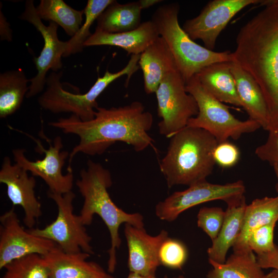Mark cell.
Returning a JSON list of instances; mask_svg holds the SVG:
<instances>
[{
    "mask_svg": "<svg viewBox=\"0 0 278 278\" xmlns=\"http://www.w3.org/2000/svg\"><path fill=\"white\" fill-rule=\"evenodd\" d=\"M138 1L142 10L148 8L158 3L163 2L161 0H140Z\"/></svg>",
    "mask_w": 278,
    "mask_h": 278,
    "instance_id": "36",
    "label": "cell"
},
{
    "mask_svg": "<svg viewBox=\"0 0 278 278\" xmlns=\"http://www.w3.org/2000/svg\"><path fill=\"white\" fill-rule=\"evenodd\" d=\"M21 19L32 24L44 40V46L39 56L33 58L38 73L36 76L29 79L30 84L26 96L31 98L43 91L46 85V74L49 70L56 72L62 67L61 57L67 50V41L58 39L57 24L51 22L48 26L43 24L38 15L32 0L26 2L25 10Z\"/></svg>",
    "mask_w": 278,
    "mask_h": 278,
    "instance_id": "11",
    "label": "cell"
},
{
    "mask_svg": "<svg viewBox=\"0 0 278 278\" xmlns=\"http://www.w3.org/2000/svg\"><path fill=\"white\" fill-rule=\"evenodd\" d=\"M225 212L219 207H203L197 215V225L213 241L218 236L222 225Z\"/></svg>",
    "mask_w": 278,
    "mask_h": 278,
    "instance_id": "32",
    "label": "cell"
},
{
    "mask_svg": "<svg viewBox=\"0 0 278 278\" xmlns=\"http://www.w3.org/2000/svg\"><path fill=\"white\" fill-rule=\"evenodd\" d=\"M0 222L1 269L12 261L30 254L44 256L56 246L53 241L25 230L14 207L1 215Z\"/></svg>",
    "mask_w": 278,
    "mask_h": 278,
    "instance_id": "14",
    "label": "cell"
},
{
    "mask_svg": "<svg viewBox=\"0 0 278 278\" xmlns=\"http://www.w3.org/2000/svg\"><path fill=\"white\" fill-rule=\"evenodd\" d=\"M153 116L145 110L138 101L109 109L98 107L94 118L82 121L72 115L49 123L66 134L79 138L68 158V171H73L71 164L74 156L80 152L89 155H101L112 145L121 142L131 146L136 152L153 147V139L148 132L153 125Z\"/></svg>",
    "mask_w": 278,
    "mask_h": 278,
    "instance_id": "1",
    "label": "cell"
},
{
    "mask_svg": "<svg viewBox=\"0 0 278 278\" xmlns=\"http://www.w3.org/2000/svg\"><path fill=\"white\" fill-rule=\"evenodd\" d=\"M185 89L194 97L198 108V114L189 120L187 126L206 130L218 143L229 138L238 140L242 135L261 128L254 120H241L236 118L229 107L207 92L196 76L186 83Z\"/></svg>",
    "mask_w": 278,
    "mask_h": 278,
    "instance_id": "7",
    "label": "cell"
},
{
    "mask_svg": "<svg viewBox=\"0 0 278 278\" xmlns=\"http://www.w3.org/2000/svg\"><path fill=\"white\" fill-rule=\"evenodd\" d=\"M179 10L178 3L164 4L156 9L151 21L170 49L185 84L205 66L234 60L230 51L211 50L191 39L179 25Z\"/></svg>",
    "mask_w": 278,
    "mask_h": 278,
    "instance_id": "5",
    "label": "cell"
},
{
    "mask_svg": "<svg viewBox=\"0 0 278 278\" xmlns=\"http://www.w3.org/2000/svg\"><path fill=\"white\" fill-rule=\"evenodd\" d=\"M260 0H213L196 17L187 20L182 27L193 41L201 40L204 47L213 50L221 32L238 12Z\"/></svg>",
    "mask_w": 278,
    "mask_h": 278,
    "instance_id": "13",
    "label": "cell"
},
{
    "mask_svg": "<svg viewBox=\"0 0 278 278\" xmlns=\"http://www.w3.org/2000/svg\"><path fill=\"white\" fill-rule=\"evenodd\" d=\"M273 167L274 171L275 172V174H276V177H277V180H278V166H273ZM277 189H278V183H277Z\"/></svg>",
    "mask_w": 278,
    "mask_h": 278,
    "instance_id": "39",
    "label": "cell"
},
{
    "mask_svg": "<svg viewBox=\"0 0 278 278\" xmlns=\"http://www.w3.org/2000/svg\"><path fill=\"white\" fill-rule=\"evenodd\" d=\"M257 261L262 269L272 268L278 270V247L271 251L256 256Z\"/></svg>",
    "mask_w": 278,
    "mask_h": 278,
    "instance_id": "35",
    "label": "cell"
},
{
    "mask_svg": "<svg viewBox=\"0 0 278 278\" xmlns=\"http://www.w3.org/2000/svg\"><path fill=\"white\" fill-rule=\"evenodd\" d=\"M4 269L2 278H50L43 257L37 254L14 260Z\"/></svg>",
    "mask_w": 278,
    "mask_h": 278,
    "instance_id": "29",
    "label": "cell"
},
{
    "mask_svg": "<svg viewBox=\"0 0 278 278\" xmlns=\"http://www.w3.org/2000/svg\"><path fill=\"white\" fill-rule=\"evenodd\" d=\"M36 10L41 20L57 24L72 37L82 25L84 10L74 9L62 0H41Z\"/></svg>",
    "mask_w": 278,
    "mask_h": 278,
    "instance_id": "27",
    "label": "cell"
},
{
    "mask_svg": "<svg viewBox=\"0 0 278 278\" xmlns=\"http://www.w3.org/2000/svg\"><path fill=\"white\" fill-rule=\"evenodd\" d=\"M278 220V195L254 200L247 205L241 232L233 246V251L249 248L248 238L256 229Z\"/></svg>",
    "mask_w": 278,
    "mask_h": 278,
    "instance_id": "25",
    "label": "cell"
},
{
    "mask_svg": "<svg viewBox=\"0 0 278 278\" xmlns=\"http://www.w3.org/2000/svg\"><path fill=\"white\" fill-rule=\"evenodd\" d=\"M86 168L80 172L76 184L83 198L78 215L85 226L92 223L93 217L98 215L107 227L111 238L108 251V272H114L117 264L116 251L121 244L119 229L123 223L144 228V217L139 213H128L119 208L112 200L108 189L112 185L110 171L99 163L89 160Z\"/></svg>",
    "mask_w": 278,
    "mask_h": 278,
    "instance_id": "3",
    "label": "cell"
},
{
    "mask_svg": "<svg viewBox=\"0 0 278 278\" xmlns=\"http://www.w3.org/2000/svg\"><path fill=\"white\" fill-rule=\"evenodd\" d=\"M124 234L128 249V266L130 272L143 276L155 275L160 265L159 252L168 233L162 230L157 235L147 233L144 228L125 224Z\"/></svg>",
    "mask_w": 278,
    "mask_h": 278,
    "instance_id": "16",
    "label": "cell"
},
{
    "mask_svg": "<svg viewBox=\"0 0 278 278\" xmlns=\"http://www.w3.org/2000/svg\"><path fill=\"white\" fill-rule=\"evenodd\" d=\"M245 186L241 180L224 184L205 180L184 190L175 192L159 202L155 214L161 220L172 222L184 211L203 203L220 200L229 205L237 202L245 196Z\"/></svg>",
    "mask_w": 278,
    "mask_h": 278,
    "instance_id": "10",
    "label": "cell"
},
{
    "mask_svg": "<svg viewBox=\"0 0 278 278\" xmlns=\"http://www.w3.org/2000/svg\"><path fill=\"white\" fill-rule=\"evenodd\" d=\"M230 63H213L201 69L195 76L206 90L218 100L242 107Z\"/></svg>",
    "mask_w": 278,
    "mask_h": 278,
    "instance_id": "21",
    "label": "cell"
},
{
    "mask_svg": "<svg viewBox=\"0 0 278 278\" xmlns=\"http://www.w3.org/2000/svg\"><path fill=\"white\" fill-rule=\"evenodd\" d=\"M262 278H278V270L273 269L268 274H264Z\"/></svg>",
    "mask_w": 278,
    "mask_h": 278,
    "instance_id": "38",
    "label": "cell"
},
{
    "mask_svg": "<svg viewBox=\"0 0 278 278\" xmlns=\"http://www.w3.org/2000/svg\"><path fill=\"white\" fill-rule=\"evenodd\" d=\"M90 255L82 251L66 253L56 245L42 256L50 278H114L97 263L86 260Z\"/></svg>",
    "mask_w": 278,
    "mask_h": 278,
    "instance_id": "17",
    "label": "cell"
},
{
    "mask_svg": "<svg viewBox=\"0 0 278 278\" xmlns=\"http://www.w3.org/2000/svg\"><path fill=\"white\" fill-rule=\"evenodd\" d=\"M142 10L139 1L121 4L114 1L97 19L95 29L108 33L134 30L142 23Z\"/></svg>",
    "mask_w": 278,
    "mask_h": 278,
    "instance_id": "24",
    "label": "cell"
},
{
    "mask_svg": "<svg viewBox=\"0 0 278 278\" xmlns=\"http://www.w3.org/2000/svg\"><path fill=\"white\" fill-rule=\"evenodd\" d=\"M216 139L202 129L186 126L171 137L160 169L169 188L206 180L216 164Z\"/></svg>",
    "mask_w": 278,
    "mask_h": 278,
    "instance_id": "4",
    "label": "cell"
},
{
    "mask_svg": "<svg viewBox=\"0 0 278 278\" xmlns=\"http://www.w3.org/2000/svg\"><path fill=\"white\" fill-rule=\"evenodd\" d=\"M48 149L43 147L41 143L36 141L37 151L44 152L42 160L36 161L29 160L25 155V150L16 149L12 151L15 163L27 171L31 172L32 176L42 179L49 187V190L54 193L64 194L72 191L73 186L74 176L73 171L62 173V169L65 162L70 155L68 151L61 150L63 148L62 138L56 137L52 145L48 141Z\"/></svg>",
    "mask_w": 278,
    "mask_h": 278,
    "instance_id": "12",
    "label": "cell"
},
{
    "mask_svg": "<svg viewBox=\"0 0 278 278\" xmlns=\"http://www.w3.org/2000/svg\"><path fill=\"white\" fill-rule=\"evenodd\" d=\"M27 172L16 163L12 164L10 158L5 157L0 170V182L6 186L7 196L13 205L22 207L24 223L32 229L41 216L42 210L34 192L36 181Z\"/></svg>",
    "mask_w": 278,
    "mask_h": 278,
    "instance_id": "15",
    "label": "cell"
},
{
    "mask_svg": "<svg viewBox=\"0 0 278 278\" xmlns=\"http://www.w3.org/2000/svg\"><path fill=\"white\" fill-rule=\"evenodd\" d=\"M260 5L237 35L233 61L258 84L268 112L267 131L278 133V7L272 0Z\"/></svg>",
    "mask_w": 278,
    "mask_h": 278,
    "instance_id": "2",
    "label": "cell"
},
{
    "mask_svg": "<svg viewBox=\"0 0 278 278\" xmlns=\"http://www.w3.org/2000/svg\"><path fill=\"white\" fill-rule=\"evenodd\" d=\"M185 82L178 70L168 73L160 84L155 94L160 134L170 138L186 127L198 113L197 102L185 89Z\"/></svg>",
    "mask_w": 278,
    "mask_h": 278,
    "instance_id": "9",
    "label": "cell"
},
{
    "mask_svg": "<svg viewBox=\"0 0 278 278\" xmlns=\"http://www.w3.org/2000/svg\"><path fill=\"white\" fill-rule=\"evenodd\" d=\"M188 257L185 245L181 241L167 237L162 244L159 252L160 265L174 269H180L185 264Z\"/></svg>",
    "mask_w": 278,
    "mask_h": 278,
    "instance_id": "30",
    "label": "cell"
},
{
    "mask_svg": "<svg viewBox=\"0 0 278 278\" xmlns=\"http://www.w3.org/2000/svg\"><path fill=\"white\" fill-rule=\"evenodd\" d=\"M127 278H156L155 275L143 276L138 274L130 272Z\"/></svg>",
    "mask_w": 278,
    "mask_h": 278,
    "instance_id": "37",
    "label": "cell"
},
{
    "mask_svg": "<svg viewBox=\"0 0 278 278\" xmlns=\"http://www.w3.org/2000/svg\"><path fill=\"white\" fill-rule=\"evenodd\" d=\"M28 79L23 70L9 71L0 75V117L15 113L29 91Z\"/></svg>",
    "mask_w": 278,
    "mask_h": 278,
    "instance_id": "26",
    "label": "cell"
},
{
    "mask_svg": "<svg viewBox=\"0 0 278 278\" xmlns=\"http://www.w3.org/2000/svg\"><path fill=\"white\" fill-rule=\"evenodd\" d=\"M47 195L57 206L56 219L43 229H28V232L53 241L66 253L82 251L91 255L94 254L91 244L92 237L87 233L79 216L74 213L75 194L72 191L61 194L48 190Z\"/></svg>",
    "mask_w": 278,
    "mask_h": 278,
    "instance_id": "8",
    "label": "cell"
},
{
    "mask_svg": "<svg viewBox=\"0 0 278 278\" xmlns=\"http://www.w3.org/2000/svg\"><path fill=\"white\" fill-rule=\"evenodd\" d=\"M139 68L137 60L131 58L126 66L120 71L111 73L106 71L102 77H98L86 93L74 94L66 91L61 82L62 72H53L46 78V90L38 98L43 109L58 114L72 113L82 121H89L95 117L99 107L97 98L107 86L119 77L127 75L128 83L132 75Z\"/></svg>",
    "mask_w": 278,
    "mask_h": 278,
    "instance_id": "6",
    "label": "cell"
},
{
    "mask_svg": "<svg viewBox=\"0 0 278 278\" xmlns=\"http://www.w3.org/2000/svg\"><path fill=\"white\" fill-rule=\"evenodd\" d=\"M240 152L238 147L228 141L219 143L213 152L216 164L222 168H230L238 162Z\"/></svg>",
    "mask_w": 278,
    "mask_h": 278,
    "instance_id": "33",
    "label": "cell"
},
{
    "mask_svg": "<svg viewBox=\"0 0 278 278\" xmlns=\"http://www.w3.org/2000/svg\"><path fill=\"white\" fill-rule=\"evenodd\" d=\"M138 65L143 72L147 94L155 93L165 76L178 70L170 49L161 36L140 55Z\"/></svg>",
    "mask_w": 278,
    "mask_h": 278,
    "instance_id": "19",
    "label": "cell"
},
{
    "mask_svg": "<svg viewBox=\"0 0 278 278\" xmlns=\"http://www.w3.org/2000/svg\"><path fill=\"white\" fill-rule=\"evenodd\" d=\"M277 220H274L256 229L248 237L247 246L257 255L267 253L275 248L273 234Z\"/></svg>",
    "mask_w": 278,
    "mask_h": 278,
    "instance_id": "31",
    "label": "cell"
},
{
    "mask_svg": "<svg viewBox=\"0 0 278 278\" xmlns=\"http://www.w3.org/2000/svg\"><path fill=\"white\" fill-rule=\"evenodd\" d=\"M230 65L242 107L248 114L249 119L257 121L261 128L267 131L269 122L268 112L258 84L235 61L230 62Z\"/></svg>",
    "mask_w": 278,
    "mask_h": 278,
    "instance_id": "20",
    "label": "cell"
},
{
    "mask_svg": "<svg viewBox=\"0 0 278 278\" xmlns=\"http://www.w3.org/2000/svg\"><path fill=\"white\" fill-rule=\"evenodd\" d=\"M246 206L245 196L239 201L228 205L220 232L207 250L208 259L218 263L225 262L229 249L233 247L241 232Z\"/></svg>",
    "mask_w": 278,
    "mask_h": 278,
    "instance_id": "22",
    "label": "cell"
},
{
    "mask_svg": "<svg viewBox=\"0 0 278 278\" xmlns=\"http://www.w3.org/2000/svg\"><path fill=\"white\" fill-rule=\"evenodd\" d=\"M163 278H169L166 275H165L164 277ZM172 278H186L184 276L182 275H180L177 277H173Z\"/></svg>",
    "mask_w": 278,
    "mask_h": 278,
    "instance_id": "40",
    "label": "cell"
},
{
    "mask_svg": "<svg viewBox=\"0 0 278 278\" xmlns=\"http://www.w3.org/2000/svg\"><path fill=\"white\" fill-rule=\"evenodd\" d=\"M208 262L212 268L207 278H262L265 274L249 248L233 251L224 263Z\"/></svg>",
    "mask_w": 278,
    "mask_h": 278,
    "instance_id": "23",
    "label": "cell"
},
{
    "mask_svg": "<svg viewBox=\"0 0 278 278\" xmlns=\"http://www.w3.org/2000/svg\"><path fill=\"white\" fill-rule=\"evenodd\" d=\"M114 0H88L84 9L85 20L77 32L67 41V48L63 57L81 52L84 44L92 35L90 29L102 12Z\"/></svg>",
    "mask_w": 278,
    "mask_h": 278,
    "instance_id": "28",
    "label": "cell"
},
{
    "mask_svg": "<svg viewBox=\"0 0 278 278\" xmlns=\"http://www.w3.org/2000/svg\"><path fill=\"white\" fill-rule=\"evenodd\" d=\"M274 4L278 7V0H272Z\"/></svg>",
    "mask_w": 278,
    "mask_h": 278,
    "instance_id": "41",
    "label": "cell"
},
{
    "mask_svg": "<svg viewBox=\"0 0 278 278\" xmlns=\"http://www.w3.org/2000/svg\"><path fill=\"white\" fill-rule=\"evenodd\" d=\"M268 132L266 141L256 148L255 153L262 161L267 162L273 166H278V133Z\"/></svg>",
    "mask_w": 278,
    "mask_h": 278,
    "instance_id": "34",
    "label": "cell"
},
{
    "mask_svg": "<svg viewBox=\"0 0 278 278\" xmlns=\"http://www.w3.org/2000/svg\"><path fill=\"white\" fill-rule=\"evenodd\" d=\"M153 23L143 22L136 29L119 33H108L95 29L84 47L110 45L124 49L128 55H140L159 37Z\"/></svg>",
    "mask_w": 278,
    "mask_h": 278,
    "instance_id": "18",
    "label": "cell"
}]
</instances>
